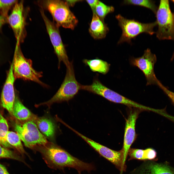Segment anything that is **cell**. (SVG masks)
<instances>
[{
    "instance_id": "cell-29",
    "label": "cell",
    "mask_w": 174,
    "mask_h": 174,
    "mask_svg": "<svg viewBox=\"0 0 174 174\" xmlns=\"http://www.w3.org/2000/svg\"><path fill=\"white\" fill-rule=\"evenodd\" d=\"M68 5L69 6L73 7L77 2L81 1L80 0H65V1Z\"/></svg>"
},
{
    "instance_id": "cell-1",
    "label": "cell",
    "mask_w": 174,
    "mask_h": 174,
    "mask_svg": "<svg viewBox=\"0 0 174 174\" xmlns=\"http://www.w3.org/2000/svg\"><path fill=\"white\" fill-rule=\"evenodd\" d=\"M41 154L50 168L64 170L65 167L73 168L78 173L94 170L95 167L91 163L85 162L72 156L66 151L53 144L49 143L45 146H38L33 149Z\"/></svg>"
},
{
    "instance_id": "cell-33",
    "label": "cell",
    "mask_w": 174,
    "mask_h": 174,
    "mask_svg": "<svg viewBox=\"0 0 174 174\" xmlns=\"http://www.w3.org/2000/svg\"><path fill=\"white\" fill-rule=\"evenodd\" d=\"M172 1L174 3V0H172Z\"/></svg>"
},
{
    "instance_id": "cell-28",
    "label": "cell",
    "mask_w": 174,
    "mask_h": 174,
    "mask_svg": "<svg viewBox=\"0 0 174 174\" xmlns=\"http://www.w3.org/2000/svg\"><path fill=\"white\" fill-rule=\"evenodd\" d=\"M99 1L97 0H86L87 2L91 8L93 12L94 11Z\"/></svg>"
},
{
    "instance_id": "cell-3",
    "label": "cell",
    "mask_w": 174,
    "mask_h": 174,
    "mask_svg": "<svg viewBox=\"0 0 174 174\" xmlns=\"http://www.w3.org/2000/svg\"><path fill=\"white\" fill-rule=\"evenodd\" d=\"M13 62V73L15 79L31 80L46 87L40 80L42 76V72L37 71L34 69L32 60L26 58L23 54L20 43H16Z\"/></svg>"
},
{
    "instance_id": "cell-12",
    "label": "cell",
    "mask_w": 174,
    "mask_h": 174,
    "mask_svg": "<svg viewBox=\"0 0 174 174\" xmlns=\"http://www.w3.org/2000/svg\"><path fill=\"white\" fill-rule=\"evenodd\" d=\"M15 79L12 61L2 89L1 100L2 106L13 116V107L16 96L14 88Z\"/></svg>"
},
{
    "instance_id": "cell-9",
    "label": "cell",
    "mask_w": 174,
    "mask_h": 174,
    "mask_svg": "<svg viewBox=\"0 0 174 174\" xmlns=\"http://www.w3.org/2000/svg\"><path fill=\"white\" fill-rule=\"evenodd\" d=\"M74 132L81 138L101 156L114 164L121 172H125L126 168V159L124 152L111 149L89 138L75 130Z\"/></svg>"
},
{
    "instance_id": "cell-21",
    "label": "cell",
    "mask_w": 174,
    "mask_h": 174,
    "mask_svg": "<svg viewBox=\"0 0 174 174\" xmlns=\"http://www.w3.org/2000/svg\"><path fill=\"white\" fill-rule=\"evenodd\" d=\"M8 126L7 121L0 114V145L5 148L12 147L7 142L6 139L8 132Z\"/></svg>"
},
{
    "instance_id": "cell-16",
    "label": "cell",
    "mask_w": 174,
    "mask_h": 174,
    "mask_svg": "<svg viewBox=\"0 0 174 174\" xmlns=\"http://www.w3.org/2000/svg\"><path fill=\"white\" fill-rule=\"evenodd\" d=\"M13 116L17 119L24 121L31 120L34 122L37 117L24 105L17 95L14 105Z\"/></svg>"
},
{
    "instance_id": "cell-19",
    "label": "cell",
    "mask_w": 174,
    "mask_h": 174,
    "mask_svg": "<svg viewBox=\"0 0 174 174\" xmlns=\"http://www.w3.org/2000/svg\"><path fill=\"white\" fill-rule=\"evenodd\" d=\"M83 62L86 65L88 66L93 72L105 74L109 70L110 64L98 58L92 59H84L83 60Z\"/></svg>"
},
{
    "instance_id": "cell-30",
    "label": "cell",
    "mask_w": 174,
    "mask_h": 174,
    "mask_svg": "<svg viewBox=\"0 0 174 174\" xmlns=\"http://www.w3.org/2000/svg\"><path fill=\"white\" fill-rule=\"evenodd\" d=\"M0 174H10L5 167L0 163Z\"/></svg>"
},
{
    "instance_id": "cell-14",
    "label": "cell",
    "mask_w": 174,
    "mask_h": 174,
    "mask_svg": "<svg viewBox=\"0 0 174 174\" xmlns=\"http://www.w3.org/2000/svg\"><path fill=\"white\" fill-rule=\"evenodd\" d=\"M131 174H174V168L167 164L159 163L154 160L144 161L135 168Z\"/></svg>"
},
{
    "instance_id": "cell-10",
    "label": "cell",
    "mask_w": 174,
    "mask_h": 174,
    "mask_svg": "<svg viewBox=\"0 0 174 174\" xmlns=\"http://www.w3.org/2000/svg\"><path fill=\"white\" fill-rule=\"evenodd\" d=\"M157 61L155 55L149 48L144 51L143 55L138 58L132 57L130 59L132 65L137 67L144 74L146 78L147 86L155 85L157 86L159 81L154 71V65Z\"/></svg>"
},
{
    "instance_id": "cell-26",
    "label": "cell",
    "mask_w": 174,
    "mask_h": 174,
    "mask_svg": "<svg viewBox=\"0 0 174 174\" xmlns=\"http://www.w3.org/2000/svg\"><path fill=\"white\" fill-rule=\"evenodd\" d=\"M158 85L168 97L173 104L174 105V92L170 90L164 86L160 81Z\"/></svg>"
},
{
    "instance_id": "cell-8",
    "label": "cell",
    "mask_w": 174,
    "mask_h": 174,
    "mask_svg": "<svg viewBox=\"0 0 174 174\" xmlns=\"http://www.w3.org/2000/svg\"><path fill=\"white\" fill-rule=\"evenodd\" d=\"M40 12L55 52L58 59V68H60L62 62L66 67L69 65L70 62L69 61L65 48L61 39L59 27L48 18L45 14L43 9L41 8Z\"/></svg>"
},
{
    "instance_id": "cell-25",
    "label": "cell",
    "mask_w": 174,
    "mask_h": 174,
    "mask_svg": "<svg viewBox=\"0 0 174 174\" xmlns=\"http://www.w3.org/2000/svg\"><path fill=\"white\" fill-rule=\"evenodd\" d=\"M18 0H0V15L8 16L9 10L12 9Z\"/></svg>"
},
{
    "instance_id": "cell-32",
    "label": "cell",
    "mask_w": 174,
    "mask_h": 174,
    "mask_svg": "<svg viewBox=\"0 0 174 174\" xmlns=\"http://www.w3.org/2000/svg\"><path fill=\"white\" fill-rule=\"evenodd\" d=\"M173 19H174V14H173Z\"/></svg>"
},
{
    "instance_id": "cell-31",
    "label": "cell",
    "mask_w": 174,
    "mask_h": 174,
    "mask_svg": "<svg viewBox=\"0 0 174 174\" xmlns=\"http://www.w3.org/2000/svg\"><path fill=\"white\" fill-rule=\"evenodd\" d=\"M174 52L173 53V55L172 56V57L171 58V60H172L173 59H174Z\"/></svg>"
},
{
    "instance_id": "cell-27",
    "label": "cell",
    "mask_w": 174,
    "mask_h": 174,
    "mask_svg": "<svg viewBox=\"0 0 174 174\" xmlns=\"http://www.w3.org/2000/svg\"><path fill=\"white\" fill-rule=\"evenodd\" d=\"M8 16L0 15V32L1 31L3 26L8 23Z\"/></svg>"
},
{
    "instance_id": "cell-23",
    "label": "cell",
    "mask_w": 174,
    "mask_h": 174,
    "mask_svg": "<svg viewBox=\"0 0 174 174\" xmlns=\"http://www.w3.org/2000/svg\"><path fill=\"white\" fill-rule=\"evenodd\" d=\"M114 10L113 7L108 6L99 1L93 12L95 13L101 19L103 20L108 14L113 12Z\"/></svg>"
},
{
    "instance_id": "cell-20",
    "label": "cell",
    "mask_w": 174,
    "mask_h": 174,
    "mask_svg": "<svg viewBox=\"0 0 174 174\" xmlns=\"http://www.w3.org/2000/svg\"><path fill=\"white\" fill-rule=\"evenodd\" d=\"M6 139L7 142L15 148L23 157L25 154L30 159L29 155L24 150L21 139L17 133L12 131H8Z\"/></svg>"
},
{
    "instance_id": "cell-7",
    "label": "cell",
    "mask_w": 174,
    "mask_h": 174,
    "mask_svg": "<svg viewBox=\"0 0 174 174\" xmlns=\"http://www.w3.org/2000/svg\"><path fill=\"white\" fill-rule=\"evenodd\" d=\"M15 130L26 147L32 149L38 146H45L49 142L40 131L36 123L28 121L23 123H16Z\"/></svg>"
},
{
    "instance_id": "cell-15",
    "label": "cell",
    "mask_w": 174,
    "mask_h": 174,
    "mask_svg": "<svg viewBox=\"0 0 174 174\" xmlns=\"http://www.w3.org/2000/svg\"><path fill=\"white\" fill-rule=\"evenodd\" d=\"M96 14L93 12V15L89 29V32L94 39L104 38L109 31V28L103 21Z\"/></svg>"
},
{
    "instance_id": "cell-13",
    "label": "cell",
    "mask_w": 174,
    "mask_h": 174,
    "mask_svg": "<svg viewBox=\"0 0 174 174\" xmlns=\"http://www.w3.org/2000/svg\"><path fill=\"white\" fill-rule=\"evenodd\" d=\"M139 110L137 109L131 110L126 120L123 144L122 149L124 151L126 158L128 151L136 139V123Z\"/></svg>"
},
{
    "instance_id": "cell-34",
    "label": "cell",
    "mask_w": 174,
    "mask_h": 174,
    "mask_svg": "<svg viewBox=\"0 0 174 174\" xmlns=\"http://www.w3.org/2000/svg\"><path fill=\"white\" fill-rule=\"evenodd\" d=\"M78 174H81V173H78Z\"/></svg>"
},
{
    "instance_id": "cell-2",
    "label": "cell",
    "mask_w": 174,
    "mask_h": 174,
    "mask_svg": "<svg viewBox=\"0 0 174 174\" xmlns=\"http://www.w3.org/2000/svg\"><path fill=\"white\" fill-rule=\"evenodd\" d=\"M41 8L47 10L51 15L59 27L73 29L78 22L77 19L71 11L65 1L60 0L38 1Z\"/></svg>"
},
{
    "instance_id": "cell-11",
    "label": "cell",
    "mask_w": 174,
    "mask_h": 174,
    "mask_svg": "<svg viewBox=\"0 0 174 174\" xmlns=\"http://www.w3.org/2000/svg\"><path fill=\"white\" fill-rule=\"evenodd\" d=\"M23 1L17 2L8 15V23L12 29L16 40V43H23L26 36L25 13Z\"/></svg>"
},
{
    "instance_id": "cell-4",
    "label": "cell",
    "mask_w": 174,
    "mask_h": 174,
    "mask_svg": "<svg viewBox=\"0 0 174 174\" xmlns=\"http://www.w3.org/2000/svg\"><path fill=\"white\" fill-rule=\"evenodd\" d=\"M116 17L122 31L121 36L117 42L118 44L125 42L131 44L132 39L142 33L151 35L155 33L153 29L157 25L156 21L151 23H142L134 19H127L120 14L116 15Z\"/></svg>"
},
{
    "instance_id": "cell-18",
    "label": "cell",
    "mask_w": 174,
    "mask_h": 174,
    "mask_svg": "<svg viewBox=\"0 0 174 174\" xmlns=\"http://www.w3.org/2000/svg\"><path fill=\"white\" fill-rule=\"evenodd\" d=\"M40 131L48 138L52 139L54 136L55 127L50 119L45 117H38L34 121Z\"/></svg>"
},
{
    "instance_id": "cell-22",
    "label": "cell",
    "mask_w": 174,
    "mask_h": 174,
    "mask_svg": "<svg viewBox=\"0 0 174 174\" xmlns=\"http://www.w3.org/2000/svg\"><path fill=\"white\" fill-rule=\"evenodd\" d=\"M123 4L131 5L144 7L151 10L156 14L158 8L154 1L149 0H125L123 1Z\"/></svg>"
},
{
    "instance_id": "cell-5",
    "label": "cell",
    "mask_w": 174,
    "mask_h": 174,
    "mask_svg": "<svg viewBox=\"0 0 174 174\" xmlns=\"http://www.w3.org/2000/svg\"><path fill=\"white\" fill-rule=\"evenodd\" d=\"M66 75L64 81L55 94L48 101L36 105H45L49 107L54 103L68 101L72 98L80 89L81 84L76 80L72 61L66 67Z\"/></svg>"
},
{
    "instance_id": "cell-17",
    "label": "cell",
    "mask_w": 174,
    "mask_h": 174,
    "mask_svg": "<svg viewBox=\"0 0 174 174\" xmlns=\"http://www.w3.org/2000/svg\"><path fill=\"white\" fill-rule=\"evenodd\" d=\"M127 155L129 157V160L135 159L144 161H154L157 157V153L154 149L151 148L145 149L130 148Z\"/></svg>"
},
{
    "instance_id": "cell-24",
    "label": "cell",
    "mask_w": 174,
    "mask_h": 174,
    "mask_svg": "<svg viewBox=\"0 0 174 174\" xmlns=\"http://www.w3.org/2000/svg\"><path fill=\"white\" fill-rule=\"evenodd\" d=\"M9 158L17 160L23 162L28 166L23 157L13 151L2 147L0 145V158Z\"/></svg>"
},
{
    "instance_id": "cell-6",
    "label": "cell",
    "mask_w": 174,
    "mask_h": 174,
    "mask_svg": "<svg viewBox=\"0 0 174 174\" xmlns=\"http://www.w3.org/2000/svg\"><path fill=\"white\" fill-rule=\"evenodd\" d=\"M158 29L156 36L160 40H174L173 14L168 0H161L156 14Z\"/></svg>"
}]
</instances>
